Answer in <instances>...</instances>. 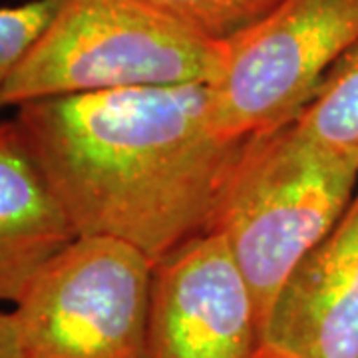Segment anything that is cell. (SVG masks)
<instances>
[{
  "mask_svg": "<svg viewBox=\"0 0 358 358\" xmlns=\"http://www.w3.org/2000/svg\"><path fill=\"white\" fill-rule=\"evenodd\" d=\"M76 237L14 120L0 122V303L16 305Z\"/></svg>",
  "mask_w": 358,
  "mask_h": 358,
  "instance_id": "8",
  "label": "cell"
},
{
  "mask_svg": "<svg viewBox=\"0 0 358 358\" xmlns=\"http://www.w3.org/2000/svg\"><path fill=\"white\" fill-rule=\"evenodd\" d=\"M358 187V154L294 124L247 138L209 233H219L255 299L261 336L285 282L331 233Z\"/></svg>",
  "mask_w": 358,
  "mask_h": 358,
  "instance_id": "2",
  "label": "cell"
},
{
  "mask_svg": "<svg viewBox=\"0 0 358 358\" xmlns=\"http://www.w3.org/2000/svg\"><path fill=\"white\" fill-rule=\"evenodd\" d=\"M0 358H18L16 331L10 310H0Z\"/></svg>",
  "mask_w": 358,
  "mask_h": 358,
  "instance_id": "12",
  "label": "cell"
},
{
  "mask_svg": "<svg viewBox=\"0 0 358 358\" xmlns=\"http://www.w3.org/2000/svg\"><path fill=\"white\" fill-rule=\"evenodd\" d=\"M225 44L145 0H58L4 92V106L110 90L211 84Z\"/></svg>",
  "mask_w": 358,
  "mask_h": 358,
  "instance_id": "3",
  "label": "cell"
},
{
  "mask_svg": "<svg viewBox=\"0 0 358 358\" xmlns=\"http://www.w3.org/2000/svg\"><path fill=\"white\" fill-rule=\"evenodd\" d=\"M58 0H24L13 6H0V110L4 92L26 54L50 22Z\"/></svg>",
  "mask_w": 358,
  "mask_h": 358,
  "instance_id": "11",
  "label": "cell"
},
{
  "mask_svg": "<svg viewBox=\"0 0 358 358\" xmlns=\"http://www.w3.org/2000/svg\"><path fill=\"white\" fill-rule=\"evenodd\" d=\"M13 120L78 237L124 241L155 265L211 231L247 141L217 129L209 84L44 98Z\"/></svg>",
  "mask_w": 358,
  "mask_h": 358,
  "instance_id": "1",
  "label": "cell"
},
{
  "mask_svg": "<svg viewBox=\"0 0 358 358\" xmlns=\"http://www.w3.org/2000/svg\"><path fill=\"white\" fill-rule=\"evenodd\" d=\"M257 352L358 358V187L343 217L285 282Z\"/></svg>",
  "mask_w": 358,
  "mask_h": 358,
  "instance_id": "7",
  "label": "cell"
},
{
  "mask_svg": "<svg viewBox=\"0 0 358 358\" xmlns=\"http://www.w3.org/2000/svg\"><path fill=\"white\" fill-rule=\"evenodd\" d=\"M293 124L317 143L358 154V42L333 66Z\"/></svg>",
  "mask_w": 358,
  "mask_h": 358,
  "instance_id": "9",
  "label": "cell"
},
{
  "mask_svg": "<svg viewBox=\"0 0 358 358\" xmlns=\"http://www.w3.org/2000/svg\"><path fill=\"white\" fill-rule=\"evenodd\" d=\"M154 268L124 241L76 237L10 310L18 358H150Z\"/></svg>",
  "mask_w": 358,
  "mask_h": 358,
  "instance_id": "4",
  "label": "cell"
},
{
  "mask_svg": "<svg viewBox=\"0 0 358 358\" xmlns=\"http://www.w3.org/2000/svg\"><path fill=\"white\" fill-rule=\"evenodd\" d=\"M251 358H265V357H261L259 352H255V355H253V357H251Z\"/></svg>",
  "mask_w": 358,
  "mask_h": 358,
  "instance_id": "13",
  "label": "cell"
},
{
  "mask_svg": "<svg viewBox=\"0 0 358 358\" xmlns=\"http://www.w3.org/2000/svg\"><path fill=\"white\" fill-rule=\"evenodd\" d=\"M213 42H229L267 16L281 0H145Z\"/></svg>",
  "mask_w": 358,
  "mask_h": 358,
  "instance_id": "10",
  "label": "cell"
},
{
  "mask_svg": "<svg viewBox=\"0 0 358 358\" xmlns=\"http://www.w3.org/2000/svg\"><path fill=\"white\" fill-rule=\"evenodd\" d=\"M255 299L219 233H203L154 268L150 358H251Z\"/></svg>",
  "mask_w": 358,
  "mask_h": 358,
  "instance_id": "6",
  "label": "cell"
},
{
  "mask_svg": "<svg viewBox=\"0 0 358 358\" xmlns=\"http://www.w3.org/2000/svg\"><path fill=\"white\" fill-rule=\"evenodd\" d=\"M358 42V0H281L225 42L209 84L217 129L233 140L293 124Z\"/></svg>",
  "mask_w": 358,
  "mask_h": 358,
  "instance_id": "5",
  "label": "cell"
}]
</instances>
